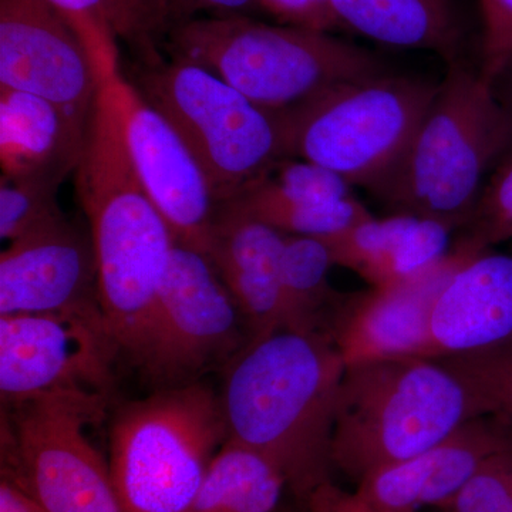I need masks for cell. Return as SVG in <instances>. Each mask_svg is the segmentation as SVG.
Wrapping results in <instances>:
<instances>
[{
  "mask_svg": "<svg viewBox=\"0 0 512 512\" xmlns=\"http://www.w3.org/2000/svg\"><path fill=\"white\" fill-rule=\"evenodd\" d=\"M345 369L328 333L278 329L249 340L225 380L228 440L271 460L303 504L332 481L330 446Z\"/></svg>",
  "mask_w": 512,
  "mask_h": 512,
  "instance_id": "cell-1",
  "label": "cell"
},
{
  "mask_svg": "<svg viewBox=\"0 0 512 512\" xmlns=\"http://www.w3.org/2000/svg\"><path fill=\"white\" fill-rule=\"evenodd\" d=\"M74 173L96 254L104 325L117 352L138 365L177 241L134 170L100 80Z\"/></svg>",
  "mask_w": 512,
  "mask_h": 512,
  "instance_id": "cell-2",
  "label": "cell"
},
{
  "mask_svg": "<svg viewBox=\"0 0 512 512\" xmlns=\"http://www.w3.org/2000/svg\"><path fill=\"white\" fill-rule=\"evenodd\" d=\"M490 414L481 394L440 360L377 359L346 366L333 424V468L359 483Z\"/></svg>",
  "mask_w": 512,
  "mask_h": 512,
  "instance_id": "cell-3",
  "label": "cell"
},
{
  "mask_svg": "<svg viewBox=\"0 0 512 512\" xmlns=\"http://www.w3.org/2000/svg\"><path fill=\"white\" fill-rule=\"evenodd\" d=\"M447 66L402 160L370 194L393 214L431 218L461 231L485 177L512 146V114L480 69L463 59Z\"/></svg>",
  "mask_w": 512,
  "mask_h": 512,
  "instance_id": "cell-4",
  "label": "cell"
},
{
  "mask_svg": "<svg viewBox=\"0 0 512 512\" xmlns=\"http://www.w3.org/2000/svg\"><path fill=\"white\" fill-rule=\"evenodd\" d=\"M164 52L200 64L258 106L278 113L336 87L390 73L372 50L332 33L271 25L247 15L180 23L171 29Z\"/></svg>",
  "mask_w": 512,
  "mask_h": 512,
  "instance_id": "cell-5",
  "label": "cell"
},
{
  "mask_svg": "<svg viewBox=\"0 0 512 512\" xmlns=\"http://www.w3.org/2000/svg\"><path fill=\"white\" fill-rule=\"evenodd\" d=\"M128 67V80L200 163L218 205L288 158L284 113L258 106L200 64L165 55L157 63Z\"/></svg>",
  "mask_w": 512,
  "mask_h": 512,
  "instance_id": "cell-6",
  "label": "cell"
},
{
  "mask_svg": "<svg viewBox=\"0 0 512 512\" xmlns=\"http://www.w3.org/2000/svg\"><path fill=\"white\" fill-rule=\"evenodd\" d=\"M227 439L220 397L200 382L163 387L121 407L109 467L123 511H187Z\"/></svg>",
  "mask_w": 512,
  "mask_h": 512,
  "instance_id": "cell-7",
  "label": "cell"
},
{
  "mask_svg": "<svg viewBox=\"0 0 512 512\" xmlns=\"http://www.w3.org/2000/svg\"><path fill=\"white\" fill-rule=\"evenodd\" d=\"M440 83L392 73L336 87L286 111V157L372 192L399 164Z\"/></svg>",
  "mask_w": 512,
  "mask_h": 512,
  "instance_id": "cell-8",
  "label": "cell"
},
{
  "mask_svg": "<svg viewBox=\"0 0 512 512\" xmlns=\"http://www.w3.org/2000/svg\"><path fill=\"white\" fill-rule=\"evenodd\" d=\"M106 399L47 396L9 407L2 444L8 477L45 512H124L106 463L86 434Z\"/></svg>",
  "mask_w": 512,
  "mask_h": 512,
  "instance_id": "cell-9",
  "label": "cell"
},
{
  "mask_svg": "<svg viewBox=\"0 0 512 512\" xmlns=\"http://www.w3.org/2000/svg\"><path fill=\"white\" fill-rule=\"evenodd\" d=\"M87 49L116 106L128 156L148 197L177 244L208 255L220 205L200 163L170 121L128 80L120 50L110 45Z\"/></svg>",
  "mask_w": 512,
  "mask_h": 512,
  "instance_id": "cell-10",
  "label": "cell"
},
{
  "mask_svg": "<svg viewBox=\"0 0 512 512\" xmlns=\"http://www.w3.org/2000/svg\"><path fill=\"white\" fill-rule=\"evenodd\" d=\"M247 336L210 258L175 244L138 366L165 387L195 382L205 369L244 349Z\"/></svg>",
  "mask_w": 512,
  "mask_h": 512,
  "instance_id": "cell-11",
  "label": "cell"
},
{
  "mask_svg": "<svg viewBox=\"0 0 512 512\" xmlns=\"http://www.w3.org/2000/svg\"><path fill=\"white\" fill-rule=\"evenodd\" d=\"M116 346L101 320L79 313L0 316V393L6 407L47 396L106 399Z\"/></svg>",
  "mask_w": 512,
  "mask_h": 512,
  "instance_id": "cell-12",
  "label": "cell"
},
{
  "mask_svg": "<svg viewBox=\"0 0 512 512\" xmlns=\"http://www.w3.org/2000/svg\"><path fill=\"white\" fill-rule=\"evenodd\" d=\"M0 86L45 97L89 127L99 77L86 43L49 0H0Z\"/></svg>",
  "mask_w": 512,
  "mask_h": 512,
  "instance_id": "cell-13",
  "label": "cell"
},
{
  "mask_svg": "<svg viewBox=\"0 0 512 512\" xmlns=\"http://www.w3.org/2000/svg\"><path fill=\"white\" fill-rule=\"evenodd\" d=\"M481 249L457 239L450 252L406 284L343 296L333 313L330 336L345 365L396 357H423L434 303L450 279Z\"/></svg>",
  "mask_w": 512,
  "mask_h": 512,
  "instance_id": "cell-14",
  "label": "cell"
},
{
  "mask_svg": "<svg viewBox=\"0 0 512 512\" xmlns=\"http://www.w3.org/2000/svg\"><path fill=\"white\" fill-rule=\"evenodd\" d=\"M20 313H79L104 323L90 231L66 218L10 242L0 255V316Z\"/></svg>",
  "mask_w": 512,
  "mask_h": 512,
  "instance_id": "cell-15",
  "label": "cell"
},
{
  "mask_svg": "<svg viewBox=\"0 0 512 512\" xmlns=\"http://www.w3.org/2000/svg\"><path fill=\"white\" fill-rule=\"evenodd\" d=\"M510 447L511 426L493 414L478 416L423 453L369 474L356 484L355 493L380 512L439 510L484 461Z\"/></svg>",
  "mask_w": 512,
  "mask_h": 512,
  "instance_id": "cell-16",
  "label": "cell"
},
{
  "mask_svg": "<svg viewBox=\"0 0 512 512\" xmlns=\"http://www.w3.org/2000/svg\"><path fill=\"white\" fill-rule=\"evenodd\" d=\"M512 342V255L483 252L434 303L421 359L474 355Z\"/></svg>",
  "mask_w": 512,
  "mask_h": 512,
  "instance_id": "cell-17",
  "label": "cell"
},
{
  "mask_svg": "<svg viewBox=\"0 0 512 512\" xmlns=\"http://www.w3.org/2000/svg\"><path fill=\"white\" fill-rule=\"evenodd\" d=\"M286 235L218 207L207 256L237 303L249 340L282 329L281 258Z\"/></svg>",
  "mask_w": 512,
  "mask_h": 512,
  "instance_id": "cell-18",
  "label": "cell"
},
{
  "mask_svg": "<svg viewBox=\"0 0 512 512\" xmlns=\"http://www.w3.org/2000/svg\"><path fill=\"white\" fill-rule=\"evenodd\" d=\"M456 229L417 215L393 214L320 238L333 265L356 272L375 289L393 288L426 274L450 252Z\"/></svg>",
  "mask_w": 512,
  "mask_h": 512,
  "instance_id": "cell-19",
  "label": "cell"
},
{
  "mask_svg": "<svg viewBox=\"0 0 512 512\" xmlns=\"http://www.w3.org/2000/svg\"><path fill=\"white\" fill-rule=\"evenodd\" d=\"M87 128L45 97L0 86L3 177L66 178L80 163Z\"/></svg>",
  "mask_w": 512,
  "mask_h": 512,
  "instance_id": "cell-20",
  "label": "cell"
},
{
  "mask_svg": "<svg viewBox=\"0 0 512 512\" xmlns=\"http://www.w3.org/2000/svg\"><path fill=\"white\" fill-rule=\"evenodd\" d=\"M340 28L380 45L461 59L463 32L451 0H332Z\"/></svg>",
  "mask_w": 512,
  "mask_h": 512,
  "instance_id": "cell-21",
  "label": "cell"
},
{
  "mask_svg": "<svg viewBox=\"0 0 512 512\" xmlns=\"http://www.w3.org/2000/svg\"><path fill=\"white\" fill-rule=\"evenodd\" d=\"M84 43L107 42L124 49L133 63L165 57L170 35L167 0H49Z\"/></svg>",
  "mask_w": 512,
  "mask_h": 512,
  "instance_id": "cell-22",
  "label": "cell"
},
{
  "mask_svg": "<svg viewBox=\"0 0 512 512\" xmlns=\"http://www.w3.org/2000/svg\"><path fill=\"white\" fill-rule=\"evenodd\" d=\"M285 488L284 474L271 460L227 439L185 512H272Z\"/></svg>",
  "mask_w": 512,
  "mask_h": 512,
  "instance_id": "cell-23",
  "label": "cell"
},
{
  "mask_svg": "<svg viewBox=\"0 0 512 512\" xmlns=\"http://www.w3.org/2000/svg\"><path fill=\"white\" fill-rule=\"evenodd\" d=\"M332 266L323 239L286 235L281 258L282 329L330 335L333 313L342 299L329 284Z\"/></svg>",
  "mask_w": 512,
  "mask_h": 512,
  "instance_id": "cell-24",
  "label": "cell"
},
{
  "mask_svg": "<svg viewBox=\"0 0 512 512\" xmlns=\"http://www.w3.org/2000/svg\"><path fill=\"white\" fill-rule=\"evenodd\" d=\"M66 178L59 175L0 180V237L18 241L55 227L66 220L57 201L59 187Z\"/></svg>",
  "mask_w": 512,
  "mask_h": 512,
  "instance_id": "cell-25",
  "label": "cell"
},
{
  "mask_svg": "<svg viewBox=\"0 0 512 512\" xmlns=\"http://www.w3.org/2000/svg\"><path fill=\"white\" fill-rule=\"evenodd\" d=\"M461 241L481 251L512 238V146L493 168L476 202Z\"/></svg>",
  "mask_w": 512,
  "mask_h": 512,
  "instance_id": "cell-26",
  "label": "cell"
},
{
  "mask_svg": "<svg viewBox=\"0 0 512 512\" xmlns=\"http://www.w3.org/2000/svg\"><path fill=\"white\" fill-rule=\"evenodd\" d=\"M440 362L456 370L481 394L490 414L512 427V342Z\"/></svg>",
  "mask_w": 512,
  "mask_h": 512,
  "instance_id": "cell-27",
  "label": "cell"
},
{
  "mask_svg": "<svg viewBox=\"0 0 512 512\" xmlns=\"http://www.w3.org/2000/svg\"><path fill=\"white\" fill-rule=\"evenodd\" d=\"M440 512H512V447L484 461Z\"/></svg>",
  "mask_w": 512,
  "mask_h": 512,
  "instance_id": "cell-28",
  "label": "cell"
},
{
  "mask_svg": "<svg viewBox=\"0 0 512 512\" xmlns=\"http://www.w3.org/2000/svg\"><path fill=\"white\" fill-rule=\"evenodd\" d=\"M481 73L493 80L512 62V0H480Z\"/></svg>",
  "mask_w": 512,
  "mask_h": 512,
  "instance_id": "cell-29",
  "label": "cell"
},
{
  "mask_svg": "<svg viewBox=\"0 0 512 512\" xmlns=\"http://www.w3.org/2000/svg\"><path fill=\"white\" fill-rule=\"evenodd\" d=\"M279 25L332 33L340 28L332 0H255Z\"/></svg>",
  "mask_w": 512,
  "mask_h": 512,
  "instance_id": "cell-30",
  "label": "cell"
},
{
  "mask_svg": "<svg viewBox=\"0 0 512 512\" xmlns=\"http://www.w3.org/2000/svg\"><path fill=\"white\" fill-rule=\"evenodd\" d=\"M167 6L174 28L201 16L247 15L245 12L254 8L255 0H167Z\"/></svg>",
  "mask_w": 512,
  "mask_h": 512,
  "instance_id": "cell-31",
  "label": "cell"
},
{
  "mask_svg": "<svg viewBox=\"0 0 512 512\" xmlns=\"http://www.w3.org/2000/svg\"><path fill=\"white\" fill-rule=\"evenodd\" d=\"M305 507L308 512H380L360 500L355 491L348 493L332 481L316 488Z\"/></svg>",
  "mask_w": 512,
  "mask_h": 512,
  "instance_id": "cell-32",
  "label": "cell"
},
{
  "mask_svg": "<svg viewBox=\"0 0 512 512\" xmlns=\"http://www.w3.org/2000/svg\"><path fill=\"white\" fill-rule=\"evenodd\" d=\"M0 512H45L23 488L8 477L0 484Z\"/></svg>",
  "mask_w": 512,
  "mask_h": 512,
  "instance_id": "cell-33",
  "label": "cell"
},
{
  "mask_svg": "<svg viewBox=\"0 0 512 512\" xmlns=\"http://www.w3.org/2000/svg\"><path fill=\"white\" fill-rule=\"evenodd\" d=\"M491 82L498 100L512 114V62L508 63L503 72L494 77Z\"/></svg>",
  "mask_w": 512,
  "mask_h": 512,
  "instance_id": "cell-34",
  "label": "cell"
}]
</instances>
